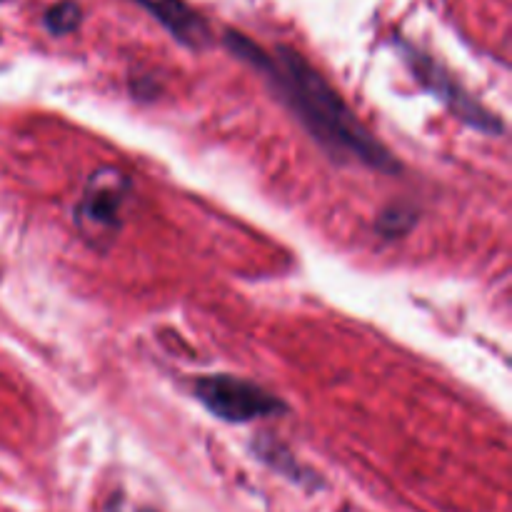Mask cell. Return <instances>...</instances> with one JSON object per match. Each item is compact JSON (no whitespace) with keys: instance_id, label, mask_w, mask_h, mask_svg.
<instances>
[{"instance_id":"obj_1","label":"cell","mask_w":512,"mask_h":512,"mask_svg":"<svg viewBox=\"0 0 512 512\" xmlns=\"http://www.w3.org/2000/svg\"><path fill=\"white\" fill-rule=\"evenodd\" d=\"M223 43L235 58L268 80L278 98L293 110L295 118L335 163L355 160L385 175L400 173L395 155L355 118L338 90L298 50L278 45L275 53H268L238 30H225Z\"/></svg>"},{"instance_id":"obj_2","label":"cell","mask_w":512,"mask_h":512,"mask_svg":"<svg viewBox=\"0 0 512 512\" xmlns=\"http://www.w3.org/2000/svg\"><path fill=\"white\" fill-rule=\"evenodd\" d=\"M128 175L113 165H103L90 173L83 195L75 203V228L90 248H108L110 240L123 228V208L130 198Z\"/></svg>"},{"instance_id":"obj_3","label":"cell","mask_w":512,"mask_h":512,"mask_svg":"<svg viewBox=\"0 0 512 512\" xmlns=\"http://www.w3.org/2000/svg\"><path fill=\"white\" fill-rule=\"evenodd\" d=\"M193 395L210 415L233 425L288 413V405L278 395L238 375H203L193 383Z\"/></svg>"},{"instance_id":"obj_4","label":"cell","mask_w":512,"mask_h":512,"mask_svg":"<svg viewBox=\"0 0 512 512\" xmlns=\"http://www.w3.org/2000/svg\"><path fill=\"white\" fill-rule=\"evenodd\" d=\"M403 48V58L408 60L410 70L418 78V83L425 90L435 95L440 103H445V108L455 115L458 120H463L470 128L480 130L485 135H503L505 125L503 120L495 113H490L485 105H480L443 65L435 63L433 58H428L425 53H420L413 45H400Z\"/></svg>"},{"instance_id":"obj_5","label":"cell","mask_w":512,"mask_h":512,"mask_svg":"<svg viewBox=\"0 0 512 512\" xmlns=\"http://www.w3.org/2000/svg\"><path fill=\"white\" fill-rule=\"evenodd\" d=\"M133 3H138L145 13L153 15L185 48L205 50L213 43L210 25L185 0H133Z\"/></svg>"},{"instance_id":"obj_6","label":"cell","mask_w":512,"mask_h":512,"mask_svg":"<svg viewBox=\"0 0 512 512\" xmlns=\"http://www.w3.org/2000/svg\"><path fill=\"white\" fill-rule=\"evenodd\" d=\"M83 23V8L75 0H60L50 5L43 15V25L50 35H70Z\"/></svg>"},{"instance_id":"obj_7","label":"cell","mask_w":512,"mask_h":512,"mask_svg":"<svg viewBox=\"0 0 512 512\" xmlns=\"http://www.w3.org/2000/svg\"><path fill=\"white\" fill-rule=\"evenodd\" d=\"M415 225V213L413 208H405V205H393V208L385 210L378 218V233L383 238H403L405 233H410V228Z\"/></svg>"}]
</instances>
